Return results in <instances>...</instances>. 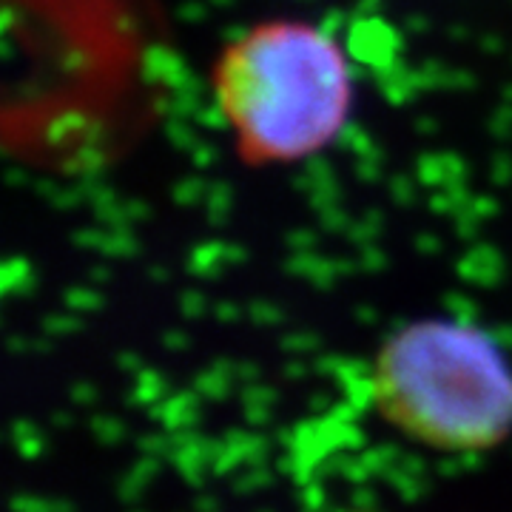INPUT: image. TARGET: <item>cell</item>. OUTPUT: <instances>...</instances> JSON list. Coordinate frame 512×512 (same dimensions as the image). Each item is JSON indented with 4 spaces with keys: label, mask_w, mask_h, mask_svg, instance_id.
Segmentation results:
<instances>
[{
    "label": "cell",
    "mask_w": 512,
    "mask_h": 512,
    "mask_svg": "<svg viewBox=\"0 0 512 512\" xmlns=\"http://www.w3.org/2000/svg\"><path fill=\"white\" fill-rule=\"evenodd\" d=\"M373 404L404 439L436 453H487L512 436V359L490 330L419 319L373 359Z\"/></svg>",
    "instance_id": "7a4b0ae2"
},
{
    "label": "cell",
    "mask_w": 512,
    "mask_h": 512,
    "mask_svg": "<svg viewBox=\"0 0 512 512\" xmlns=\"http://www.w3.org/2000/svg\"><path fill=\"white\" fill-rule=\"evenodd\" d=\"M211 92L239 160L265 168L302 163L333 146L353 114L356 83L333 32L274 18L222 46Z\"/></svg>",
    "instance_id": "6da1fadb"
}]
</instances>
